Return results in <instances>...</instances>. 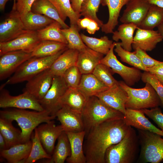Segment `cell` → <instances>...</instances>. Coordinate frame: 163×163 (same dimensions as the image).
Returning a JSON list of instances; mask_svg holds the SVG:
<instances>
[{"label":"cell","mask_w":163,"mask_h":163,"mask_svg":"<svg viewBox=\"0 0 163 163\" xmlns=\"http://www.w3.org/2000/svg\"><path fill=\"white\" fill-rule=\"evenodd\" d=\"M130 126L122 118L108 120L91 129L85 136L83 144L86 163H105L107 149L120 142Z\"/></svg>","instance_id":"obj_1"},{"label":"cell","mask_w":163,"mask_h":163,"mask_svg":"<svg viewBox=\"0 0 163 163\" xmlns=\"http://www.w3.org/2000/svg\"><path fill=\"white\" fill-rule=\"evenodd\" d=\"M0 117L17 122L21 129L22 143L30 140L33 130L39 125L53 120L56 117L46 110L39 111L13 108L0 110Z\"/></svg>","instance_id":"obj_2"},{"label":"cell","mask_w":163,"mask_h":163,"mask_svg":"<svg viewBox=\"0 0 163 163\" xmlns=\"http://www.w3.org/2000/svg\"><path fill=\"white\" fill-rule=\"evenodd\" d=\"M137 133L130 126L125 137L118 143L108 148L105 163H133L136 162L140 151Z\"/></svg>","instance_id":"obj_3"},{"label":"cell","mask_w":163,"mask_h":163,"mask_svg":"<svg viewBox=\"0 0 163 163\" xmlns=\"http://www.w3.org/2000/svg\"><path fill=\"white\" fill-rule=\"evenodd\" d=\"M82 114L85 136L91 129L100 124L111 119L123 118L124 116L95 96L87 98Z\"/></svg>","instance_id":"obj_4"},{"label":"cell","mask_w":163,"mask_h":163,"mask_svg":"<svg viewBox=\"0 0 163 163\" xmlns=\"http://www.w3.org/2000/svg\"><path fill=\"white\" fill-rule=\"evenodd\" d=\"M119 85L127 93L126 109L143 110L161 106V102L152 86L148 83L142 88H135L127 85L124 81H119Z\"/></svg>","instance_id":"obj_5"},{"label":"cell","mask_w":163,"mask_h":163,"mask_svg":"<svg viewBox=\"0 0 163 163\" xmlns=\"http://www.w3.org/2000/svg\"><path fill=\"white\" fill-rule=\"evenodd\" d=\"M67 48L51 56L32 57L24 62L4 84L5 85H12L27 81L38 74L49 69L56 59Z\"/></svg>","instance_id":"obj_6"},{"label":"cell","mask_w":163,"mask_h":163,"mask_svg":"<svg viewBox=\"0 0 163 163\" xmlns=\"http://www.w3.org/2000/svg\"><path fill=\"white\" fill-rule=\"evenodd\" d=\"M140 151L137 163H159L163 161V138L160 135L137 129Z\"/></svg>","instance_id":"obj_7"},{"label":"cell","mask_w":163,"mask_h":163,"mask_svg":"<svg viewBox=\"0 0 163 163\" xmlns=\"http://www.w3.org/2000/svg\"><path fill=\"white\" fill-rule=\"evenodd\" d=\"M115 44V42H114L108 53L101 60L100 63L111 68L113 74H119L127 85L132 86L141 79L142 73L137 68L124 65L117 59L113 52Z\"/></svg>","instance_id":"obj_8"},{"label":"cell","mask_w":163,"mask_h":163,"mask_svg":"<svg viewBox=\"0 0 163 163\" xmlns=\"http://www.w3.org/2000/svg\"><path fill=\"white\" fill-rule=\"evenodd\" d=\"M4 86L3 84L0 88V108L29 109L39 111L45 110L39 101L28 92L23 91L20 94L12 96L4 88Z\"/></svg>","instance_id":"obj_9"},{"label":"cell","mask_w":163,"mask_h":163,"mask_svg":"<svg viewBox=\"0 0 163 163\" xmlns=\"http://www.w3.org/2000/svg\"><path fill=\"white\" fill-rule=\"evenodd\" d=\"M68 88L62 76H54L50 88L44 97L39 101L44 109L51 116L56 117V113L61 107V100Z\"/></svg>","instance_id":"obj_10"},{"label":"cell","mask_w":163,"mask_h":163,"mask_svg":"<svg viewBox=\"0 0 163 163\" xmlns=\"http://www.w3.org/2000/svg\"><path fill=\"white\" fill-rule=\"evenodd\" d=\"M41 41L37 31L25 30L12 40L0 42V56L8 52L18 50L31 53Z\"/></svg>","instance_id":"obj_11"},{"label":"cell","mask_w":163,"mask_h":163,"mask_svg":"<svg viewBox=\"0 0 163 163\" xmlns=\"http://www.w3.org/2000/svg\"><path fill=\"white\" fill-rule=\"evenodd\" d=\"M32 57L31 53L21 50L8 52L0 56V80L9 77L24 62Z\"/></svg>","instance_id":"obj_12"},{"label":"cell","mask_w":163,"mask_h":163,"mask_svg":"<svg viewBox=\"0 0 163 163\" xmlns=\"http://www.w3.org/2000/svg\"><path fill=\"white\" fill-rule=\"evenodd\" d=\"M25 30L20 14L16 10L12 9L0 24V42L12 40Z\"/></svg>","instance_id":"obj_13"},{"label":"cell","mask_w":163,"mask_h":163,"mask_svg":"<svg viewBox=\"0 0 163 163\" xmlns=\"http://www.w3.org/2000/svg\"><path fill=\"white\" fill-rule=\"evenodd\" d=\"M49 69L27 81L23 91L28 92L38 101L42 99L50 88L54 76Z\"/></svg>","instance_id":"obj_14"},{"label":"cell","mask_w":163,"mask_h":163,"mask_svg":"<svg viewBox=\"0 0 163 163\" xmlns=\"http://www.w3.org/2000/svg\"><path fill=\"white\" fill-rule=\"evenodd\" d=\"M39 138L46 152L52 155L56 141L64 131L61 125H56L53 120L39 125L36 128Z\"/></svg>","instance_id":"obj_15"},{"label":"cell","mask_w":163,"mask_h":163,"mask_svg":"<svg viewBox=\"0 0 163 163\" xmlns=\"http://www.w3.org/2000/svg\"><path fill=\"white\" fill-rule=\"evenodd\" d=\"M150 4L145 0H130L120 18L122 23H133L138 27L145 18Z\"/></svg>","instance_id":"obj_16"},{"label":"cell","mask_w":163,"mask_h":163,"mask_svg":"<svg viewBox=\"0 0 163 163\" xmlns=\"http://www.w3.org/2000/svg\"><path fill=\"white\" fill-rule=\"evenodd\" d=\"M56 117L66 132H77L84 130L81 113L62 106L56 113Z\"/></svg>","instance_id":"obj_17"},{"label":"cell","mask_w":163,"mask_h":163,"mask_svg":"<svg viewBox=\"0 0 163 163\" xmlns=\"http://www.w3.org/2000/svg\"><path fill=\"white\" fill-rule=\"evenodd\" d=\"M95 96L108 106L125 114L126 110L125 104L128 95L119 84L110 88Z\"/></svg>","instance_id":"obj_18"},{"label":"cell","mask_w":163,"mask_h":163,"mask_svg":"<svg viewBox=\"0 0 163 163\" xmlns=\"http://www.w3.org/2000/svg\"><path fill=\"white\" fill-rule=\"evenodd\" d=\"M145 114L142 110L126 109L123 119L128 126L137 129L149 131L163 136V131L154 125Z\"/></svg>","instance_id":"obj_19"},{"label":"cell","mask_w":163,"mask_h":163,"mask_svg":"<svg viewBox=\"0 0 163 163\" xmlns=\"http://www.w3.org/2000/svg\"><path fill=\"white\" fill-rule=\"evenodd\" d=\"M163 40L158 30H146L138 27L134 37L132 47L134 50L139 48L146 52L151 51Z\"/></svg>","instance_id":"obj_20"},{"label":"cell","mask_w":163,"mask_h":163,"mask_svg":"<svg viewBox=\"0 0 163 163\" xmlns=\"http://www.w3.org/2000/svg\"><path fill=\"white\" fill-rule=\"evenodd\" d=\"M66 132L70 142L71 151V155L66 160V162L68 163H86L83 149L84 139L86 135L85 131Z\"/></svg>","instance_id":"obj_21"},{"label":"cell","mask_w":163,"mask_h":163,"mask_svg":"<svg viewBox=\"0 0 163 163\" xmlns=\"http://www.w3.org/2000/svg\"><path fill=\"white\" fill-rule=\"evenodd\" d=\"M104 55L87 47L79 51L76 66L82 74L92 73Z\"/></svg>","instance_id":"obj_22"},{"label":"cell","mask_w":163,"mask_h":163,"mask_svg":"<svg viewBox=\"0 0 163 163\" xmlns=\"http://www.w3.org/2000/svg\"><path fill=\"white\" fill-rule=\"evenodd\" d=\"M79 51L67 48L54 61L49 69L54 76H62L70 67L76 66Z\"/></svg>","instance_id":"obj_23"},{"label":"cell","mask_w":163,"mask_h":163,"mask_svg":"<svg viewBox=\"0 0 163 163\" xmlns=\"http://www.w3.org/2000/svg\"><path fill=\"white\" fill-rule=\"evenodd\" d=\"M130 0H102L101 4L107 7L109 18L106 24L101 27L102 32L106 34H112L118 23V19L122 8Z\"/></svg>","instance_id":"obj_24"},{"label":"cell","mask_w":163,"mask_h":163,"mask_svg":"<svg viewBox=\"0 0 163 163\" xmlns=\"http://www.w3.org/2000/svg\"><path fill=\"white\" fill-rule=\"evenodd\" d=\"M109 88L92 73L82 74L77 88L87 98L95 96Z\"/></svg>","instance_id":"obj_25"},{"label":"cell","mask_w":163,"mask_h":163,"mask_svg":"<svg viewBox=\"0 0 163 163\" xmlns=\"http://www.w3.org/2000/svg\"><path fill=\"white\" fill-rule=\"evenodd\" d=\"M32 146L31 140L20 143L0 152V156L8 163H20L29 155Z\"/></svg>","instance_id":"obj_26"},{"label":"cell","mask_w":163,"mask_h":163,"mask_svg":"<svg viewBox=\"0 0 163 163\" xmlns=\"http://www.w3.org/2000/svg\"><path fill=\"white\" fill-rule=\"evenodd\" d=\"M87 99L77 88H68L61 100L60 105L61 107L66 106L82 113Z\"/></svg>","instance_id":"obj_27"},{"label":"cell","mask_w":163,"mask_h":163,"mask_svg":"<svg viewBox=\"0 0 163 163\" xmlns=\"http://www.w3.org/2000/svg\"><path fill=\"white\" fill-rule=\"evenodd\" d=\"M138 27L133 23H123L119 26L117 30L112 33V39L116 42L120 40L121 46L124 49L131 51L134 37L133 34Z\"/></svg>","instance_id":"obj_28"},{"label":"cell","mask_w":163,"mask_h":163,"mask_svg":"<svg viewBox=\"0 0 163 163\" xmlns=\"http://www.w3.org/2000/svg\"><path fill=\"white\" fill-rule=\"evenodd\" d=\"M32 12L44 15L58 22L62 28H67L69 26L60 18L54 5L48 0H36L31 8Z\"/></svg>","instance_id":"obj_29"},{"label":"cell","mask_w":163,"mask_h":163,"mask_svg":"<svg viewBox=\"0 0 163 163\" xmlns=\"http://www.w3.org/2000/svg\"><path fill=\"white\" fill-rule=\"evenodd\" d=\"M57 139V143L55 147L52 158L48 159V162L64 163L71 155L70 143L66 132L63 131Z\"/></svg>","instance_id":"obj_30"},{"label":"cell","mask_w":163,"mask_h":163,"mask_svg":"<svg viewBox=\"0 0 163 163\" xmlns=\"http://www.w3.org/2000/svg\"><path fill=\"white\" fill-rule=\"evenodd\" d=\"M25 30L37 31L42 29L55 20L44 15L31 11L21 16Z\"/></svg>","instance_id":"obj_31"},{"label":"cell","mask_w":163,"mask_h":163,"mask_svg":"<svg viewBox=\"0 0 163 163\" xmlns=\"http://www.w3.org/2000/svg\"><path fill=\"white\" fill-rule=\"evenodd\" d=\"M12 122L0 117V133L5 141L7 149L21 143V131L14 127Z\"/></svg>","instance_id":"obj_32"},{"label":"cell","mask_w":163,"mask_h":163,"mask_svg":"<svg viewBox=\"0 0 163 163\" xmlns=\"http://www.w3.org/2000/svg\"><path fill=\"white\" fill-rule=\"evenodd\" d=\"M67 44L50 40H42L31 53L32 57H46L55 55L67 48Z\"/></svg>","instance_id":"obj_33"},{"label":"cell","mask_w":163,"mask_h":163,"mask_svg":"<svg viewBox=\"0 0 163 163\" xmlns=\"http://www.w3.org/2000/svg\"><path fill=\"white\" fill-rule=\"evenodd\" d=\"M31 139L32 146L30 154L26 159L20 163H33L40 159L52 158V156L46 152L41 143L36 128L31 135Z\"/></svg>","instance_id":"obj_34"},{"label":"cell","mask_w":163,"mask_h":163,"mask_svg":"<svg viewBox=\"0 0 163 163\" xmlns=\"http://www.w3.org/2000/svg\"><path fill=\"white\" fill-rule=\"evenodd\" d=\"M61 24L54 21L45 27L37 31L38 36L41 40H50L68 44L66 38L61 31Z\"/></svg>","instance_id":"obj_35"},{"label":"cell","mask_w":163,"mask_h":163,"mask_svg":"<svg viewBox=\"0 0 163 163\" xmlns=\"http://www.w3.org/2000/svg\"><path fill=\"white\" fill-rule=\"evenodd\" d=\"M163 23V8L151 5L147 14L139 27L152 30Z\"/></svg>","instance_id":"obj_36"},{"label":"cell","mask_w":163,"mask_h":163,"mask_svg":"<svg viewBox=\"0 0 163 163\" xmlns=\"http://www.w3.org/2000/svg\"><path fill=\"white\" fill-rule=\"evenodd\" d=\"M80 35L83 42L88 47L104 55L108 53L113 43L105 36L98 38L88 36L83 34H81Z\"/></svg>","instance_id":"obj_37"},{"label":"cell","mask_w":163,"mask_h":163,"mask_svg":"<svg viewBox=\"0 0 163 163\" xmlns=\"http://www.w3.org/2000/svg\"><path fill=\"white\" fill-rule=\"evenodd\" d=\"M80 30L77 24H70L68 28L61 29L62 33L68 42V48L79 51L87 47L79 34Z\"/></svg>","instance_id":"obj_38"},{"label":"cell","mask_w":163,"mask_h":163,"mask_svg":"<svg viewBox=\"0 0 163 163\" xmlns=\"http://www.w3.org/2000/svg\"><path fill=\"white\" fill-rule=\"evenodd\" d=\"M57 10L61 18L64 21L68 18L70 24H77V21L81 16L72 9L70 0H48Z\"/></svg>","instance_id":"obj_39"},{"label":"cell","mask_w":163,"mask_h":163,"mask_svg":"<svg viewBox=\"0 0 163 163\" xmlns=\"http://www.w3.org/2000/svg\"><path fill=\"white\" fill-rule=\"evenodd\" d=\"M114 50L120 57L121 60L140 70L148 71L147 69L144 65L140 59L136 56L135 52L129 51L124 49L120 42H115Z\"/></svg>","instance_id":"obj_40"},{"label":"cell","mask_w":163,"mask_h":163,"mask_svg":"<svg viewBox=\"0 0 163 163\" xmlns=\"http://www.w3.org/2000/svg\"><path fill=\"white\" fill-rule=\"evenodd\" d=\"M102 0H85L82 3L80 10V14L85 17L92 19L101 27L104 23L97 15L100 5Z\"/></svg>","instance_id":"obj_41"},{"label":"cell","mask_w":163,"mask_h":163,"mask_svg":"<svg viewBox=\"0 0 163 163\" xmlns=\"http://www.w3.org/2000/svg\"><path fill=\"white\" fill-rule=\"evenodd\" d=\"M92 74L109 88L119 84V82L112 76L110 68L104 64H98Z\"/></svg>","instance_id":"obj_42"},{"label":"cell","mask_w":163,"mask_h":163,"mask_svg":"<svg viewBox=\"0 0 163 163\" xmlns=\"http://www.w3.org/2000/svg\"><path fill=\"white\" fill-rule=\"evenodd\" d=\"M82 74L76 66L67 69L62 77L68 88H77L81 79Z\"/></svg>","instance_id":"obj_43"},{"label":"cell","mask_w":163,"mask_h":163,"mask_svg":"<svg viewBox=\"0 0 163 163\" xmlns=\"http://www.w3.org/2000/svg\"><path fill=\"white\" fill-rule=\"evenodd\" d=\"M141 80L143 82L148 83L152 86L160 99L161 106L163 109V85L155 75L148 71L142 73Z\"/></svg>","instance_id":"obj_44"},{"label":"cell","mask_w":163,"mask_h":163,"mask_svg":"<svg viewBox=\"0 0 163 163\" xmlns=\"http://www.w3.org/2000/svg\"><path fill=\"white\" fill-rule=\"evenodd\" d=\"M145 114L152 119L163 131V113L159 107L142 110Z\"/></svg>","instance_id":"obj_45"},{"label":"cell","mask_w":163,"mask_h":163,"mask_svg":"<svg viewBox=\"0 0 163 163\" xmlns=\"http://www.w3.org/2000/svg\"><path fill=\"white\" fill-rule=\"evenodd\" d=\"M134 51L136 56L147 69L153 66L160 62L150 56L147 53L146 51L139 48H137Z\"/></svg>","instance_id":"obj_46"},{"label":"cell","mask_w":163,"mask_h":163,"mask_svg":"<svg viewBox=\"0 0 163 163\" xmlns=\"http://www.w3.org/2000/svg\"><path fill=\"white\" fill-rule=\"evenodd\" d=\"M36 0H16L15 5L12 9L16 10L23 15L31 10V8Z\"/></svg>","instance_id":"obj_47"},{"label":"cell","mask_w":163,"mask_h":163,"mask_svg":"<svg viewBox=\"0 0 163 163\" xmlns=\"http://www.w3.org/2000/svg\"><path fill=\"white\" fill-rule=\"evenodd\" d=\"M148 72L153 75H163V62L160 61L153 66L147 68Z\"/></svg>","instance_id":"obj_48"},{"label":"cell","mask_w":163,"mask_h":163,"mask_svg":"<svg viewBox=\"0 0 163 163\" xmlns=\"http://www.w3.org/2000/svg\"><path fill=\"white\" fill-rule=\"evenodd\" d=\"M100 27L97 22L91 19L86 29L88 33L90 34H95L96 31L98 30Z\"/></svg>","instance_id":"obj_49"},{"label":"cell","mask_w":163,"mask_h":163,"mask_svg":"<svg viewBox=\"0 0 163 163\" xmlns=\"http://www.w3.org/2000/svg\"><path fill=\"white\" fill-rule=\"evenodd\" d=\"M91 19L89 18L85 17L83 18H79L77 21V24L80 29H86Z\"/></svg>","instance_id":"obj_50"},{"label":"cell","mask_w":163,"mask_h":163,"mask_svg":"<svg viewBox=\"0 0 163 163\" xmlns=\"http://www.w3.org/2000/svg\"><path fill=\"white\" fill-rule=\"evenodd\" d=\"M84 0H70L71 5L72 9L78 14L81 15V7L82 3Z\"/></svg>","instance_id":"obj_51"},{"label":"cell","mask_w":163,"mask_h":163,"mask_svg":"<svg viewBox=\"0 0 163 163\" xmlns=\"http://www.w3.org/2000/svg\"><path fill=\"white\" fill-rule=\"evenodd\" d=\"M150 5H153L163 8V0H145Z\"/></svg>","instance_id":"obj_52"},{"label":"cell","mask_w":163,"mask_h":163,"mask_svg":"<svg viewBox=\"0 0 163 163\" xmlns=\"http://www.w3.org/2000/svg\"><path fill=\"white\" fill-rule=\"evenodd\" d=\"M7 149L5 139L2 135L0 133V152Z\"/></svg>","instance_id":"obj_53"},{"label":"cell","mask_w":163,"mask_h":163,"mask_svg":"<svg viewBox=\"0 0 163 163\" xmlns=\"http://www.w3.org/2000/svg\"><path fill=\"white\" fill-rule=\"evenodd\" d=\"M10 0H0V9L1 11L4 10L7 2Z\"/></svg>","instance_id":"obj_54"},{"label":"cell","mask_w":163,"mask_h":163,"mask_svg":"<svg viewBox=\"0 0 163 163\" xmlns=\"http://www.w3.org/2000/svg\"><path fill=\"white\" fill-rule=\"evenodd\" d=\"M158 30L161 34L163 39V23L158 27Z\"/></svg>","instance_id":"obj_55"},{"label":"cell","mask_w":163,"mask_h":163,"mask_svg":"<svg viewBox=\"0 0 163 163\" xmlns=\"http://www.w3.org/2000/svg\"><path fill=\"white\" fill-rule=\"evenodd\" d=\"M155 75L156 77L161 82V83L163 85V75Z\"/></svg>","instance_id":"obj_56"},{"label":"cell","mask_w":163,"mask_h":163,"mask_svg":"<svg viewBox=\"0 0 163 163\" xmlns=\"http://www.w3.org/2000/svg\"><path fill=\"white\" fill-rule=\"evenodd\" d=\"M13 1H14V2H13V7L15 5V4L16 3V0H14Z\"/></svg>","instance_id":"obj_57"}]
</instances>
